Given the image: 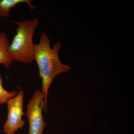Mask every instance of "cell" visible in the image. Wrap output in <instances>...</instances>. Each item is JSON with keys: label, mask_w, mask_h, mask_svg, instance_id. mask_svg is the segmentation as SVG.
Here are the masks:
<instances>
[{"label": "cell", "mask_w": 134, "mask_h": 134, "mask_svg": "<svg viewBox=\"0 0 134 134\" xmlns=\"http://www.w3.org/2000/svg\"><path fill=\"white\" fill-rule=\"evenodd\" d=\"M24 92L23 90L18 92L14 97L8 101V111L7 119L3 127V132L7 134H15L25 125L23 119L25 113L23 111Z\"/></svg>", "instance_id": "277c9868"}, {"label": "cell", "mask_w": 134, "mask_h": 134, "mask_svg": "<svg viewBox=\"0 0 134 134\" xmlns=\"http://www.w3.org/2000/svg\"><path fill=\"white\" fill-rule=\"evenodd\" d=\"M40 134H44L43 133H41Z\"/></svg>", "instance_id": "ba28073f"}, {"label": "cell", "mask_w": 134, "mask_h": 134, "mask_svg": "<svg viewBox=\"0 0 134 134\" xmlns=\"http://www.w3.org/2000/svg\"><path fill=\"white\" fill-rule=\"evenodd\" d=\"M12 21L17 25V28L16 34L10 44V55L14 62L31 64L34 61L33 37L39 25L38 19L35 18Z\"/></svg>", "instance_id": "7a4b0ae2"}, {"label": "cell", "mask_w": 134, "mask_h": 134, "mask_svg": "<svg viewBox=\"0 0 134 134\" xmlns=\"http://www.w3.org/2000/svg\"><path fill=\"white\" fill-rule=\"evenodd\" d=\"M10 43L5 32H0V65H3L8 69L14 61L10 55Z\"/></svg>", "instance_id": "5b68a950"}, {"label": "cell", "mask_w": 134, "mask_h": 134, "mask_svg": "<svg viewBox=\"0 0 134 134\" xmlns=\"http://www.w3.org/2000/svg\"><path fill=\"white\" fill-rule=\"evenodd\" d=\"M3 79L0 74V105L7 104L10 99L16 96L17 91L9 92L6 90L3 86Z\"/></svg>", "instance_id": "52a82bcc"}, {"label": "cell", "mask_w": 134, "mask_h": 134, "mask_svg": "<svg viewBox=\"0 0 134 134\" xmlns=\"http://www.w3.org/2000/svg\"><path fill=\"white\" fill-rule=\"evenodd\" d=\"M61 46L60 41H58L52 48L50 39L44 32L41 33L39 43L34 45V60L38 67L42 80L41 91L44 96V112L47 111L48 91L54 79L58 75L72 69L70 66L63 64L60 59L59 52Z\"/></svg>", "instance_id": "6da1fadb"}, {"label": "cell", "mask_w": 134, "mask_h": 134, "mask_svg": "<svg viewBox=\"0 0 134 134\" xmlns=\"http://www.w3.org/2000/svg\"><path fill=\"white\" fill-rule=\"evenodd\" d=\"M44 96L41 91L34 92L27 106L26 115L29 121V134L43 133L46 125L43 114Z\"/></svg>", "instance_id": "3957f363"}, {"label": "cell", "mask_w": 134, "mask_h": 134, "mask_svg": "<svg viewBox=\"0 0 134 134\" xmlns=\"http://www.w3.org/2000/svg\"><path fill=\"white\" fill-rule=\"evenodd\" d=\"M30 0H0V16L7 18L10 15L11 9L20 3H26L31 10H33L36 7L32 5Z\"/></svg>", "instance_id": "8992f818"}]
</instances>
